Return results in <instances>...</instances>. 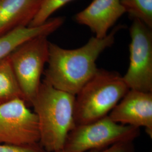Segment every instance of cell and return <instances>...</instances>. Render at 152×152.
Here are the masks:
<instances>
[{"label": "cell", "mask_w": 152, "mask_h": 152, "mask_svg": "<svg viewBox=\"0 0 152 152\" xmlns=\"http://www.w3.org/2000/svg\"><path fill=\"white\" fill-rule=\"evenodd\" d=\"M122 27L115 28L104 38L92 37L77 49H64L49 42L44 80L58 90L76 95L96 73L99 56L113 45L115 34Z\"/></svg>", "instance_id": "1"}, {"label": "cell", "mask_w": 152, "mask_h": 152, "mask_svg": "<svg viewBox=\"0 0 152 152\" xmlns=\"http://www.w3.org/2000/svg\"><path fill=\"white\" fill-rule=\"evenodd\" d=\"M76 96L41 82L32 102L38 118L39 144L47 152L62 151L68 134L75 126Z\"/></svg>", "instance_id": "2"}, {"label": "cell", "mask_w": 152, "mask_h": 152, "mask_svg": "<svg viewBox=\"0 0 152 152\" xmlns=\"http://www.w3.org/2000/svg\"><path fill=\"white\" fill-rule=\"evenodd\" d=\"M129 90L118 73L98 68L75 95L76 125L91 123L108 115Z\"/></svg>", "instance_id": "3"}, {"label": "cell", "mask_w": 152, "mask_h": 152, "mask_svg": "<svg viewBox=\"0 0 152 152\" xmlns=\"http://www.w3.org/2000/svg\"><path fill=\"white\" fill-rule=\"evenodd\" d=\"M139 135V128L117 124L107 115L91 123L76 125L66 137L62 151L103 149L121 142L133 141Z\"/></svg>", "instance_id": "4"}, {"label": "cell", "mask_w": 152, "mask_h": 152, "mask_svg": "<svg viewBox=\"0 0 152 152\" xmlns=\"http://www.w3.org/2000/svg\"><path fill=\"white\" fill-rule=\"evenodd\" d=\"M49 42L47 36H40L20 45L9 55L23 99L30 104L41 83L49 59Z\"/></svg>", "instance_id": "5"}, {"label": "cell", "mask_w": 152, "mask_h": 152, "mask_svg": "<svg viewBox=\"0 0 152 152\" xmlns=\"http://www.w3.org/2000/svg\"><path fill=\"white\" fill-rule=\"evenodd\" d=\"M38 118L22 98L0 104V144L24 146L39 144Z\"/></svg>", "instance_id": "6"}, {"label": "cell", "mask_w": 152, "mask_h": 152, "mask_svg": "<svg viewBox=\"0 0 152 152\" xmlns=\"http://www.w3.org/2000/svg\"><path fill=\"white\" fill-rule=\"evenodd\" d=\"M130 33V64L123 79L130 89L152 92V29L134 19Z\"/></svg>", "instance_id": "7"}, {"label": "cell", "mask_w": 152, "mask_h": 152, "mask_svg": "<svg viewBox=\"0 0 152 152\" xmlns=\"http://www.w3.org/2000/svg\"><path fill=\"white\" fill-rule=\"evenodd\" d=\"M115 122L144 127L152 137V92L130 89L108 114Z\"/></svg>", "instance_id": "8"}, {"label": "cell", "mask_w": 152, "mask_h": 152, "mask_svg": "<svg viewBox=\"0 0 152 152\" xmlns=\"http://www.w3.org/2000/svg\"><path fill=\"white\" fill-rule=\"evenodd\" d=\"M125 12L120 0H93L86 8L76 14L75 20L89 28L95 37L103 38Z\"/></svg>", "instance_id": "9"}, {"label": "cell", "mask_w": 152, "mask_h": 152, "mask_svg": "<svg viewBox=\"0 0 152 152\" xmlns=\"http://www.w3.org/2000/svg\"><path fill=\"white\" fill-rule=\"evenodd\" d=\"M42 0H0V37L21 27H28Z\"/></svg>", "instance_id": "10"}, {"label": "cell", "mask_w": 152, "mask_h": 152, "mask_svg": "<svg viewBox=\"0 0 152 152\" xmlns=\"http://www.w3.org/2000/svg\"><path fill=\"white\" fill-rule=\"evenodd\" d=\"M64 23V18L58 17L49 20L38 27H21L0 37V60L9 56L19 46L40 36H48Z\"/></svg>", "instance_id": "11"}, {"label": "cell", "mask_w": 152, "mask_h": 152, "mask_svg": "<svg viewBox=\"0 0 152 152\" xmlns=\"http://www.w3.org/2000/svg\"><path fill=\"white\" fill-rule=\"evenodd\" d=\"M16 98L24 99L9 56H7L0 60V104Z\"/></svg>", "instance_id": "12"}, {"label": "cell", "mask_w": 152, "mask_h": 152, "mask_svg": "<svg viewBox=\"0 0 152 152\" xmlns=\"http://www.w3.org/2000/svg\"><path fill=\"white\" fill-rule=\"evenodd\" d=\"M125 12L152 28V0H120Z\"/></svg>", "instance_id": "13"}, {"label": "cell", "mask_w": 152, "mask_h": 152, "mask_svg": "<svg viewBox=\"0 0 152 152\" xmlns=\"http://www.w3.org/2000/svg\"><path fill=\"white\" fill-rule=\"evenodd\" d=\"M72 1L73 0H42L37 14L28 27H34L44 24L54 12Z\"/></svg>", "instance_id": "14"}, {"label": "cell", "mask_w": 152, "mask_h": 152, "mask_svg": "<svg viewBox=\"0 0 152 152\" xmlns=\"http://www.w3.org/2000/svg\"><path fill=\"white\" fill-rule=\"evenodd\" d=\"M0 152H47L39 144L18 146L0 144Z\"/></svg>", "instance_id": "15"}, {"label": "cell", "mask_w": 152, "mask_h": 152, "mask_svg": "<svg viewBox=\"0 0 152 152\" xmlns=\"http://www.w3.org/2000/svg\"><path fill=\"white\" fill-rule=\"evenodd\" d=\"M132 142H121L105 149L92 150L87 152H134V147Z\"/></svg>", "instance_id": "16"}, {"label": "cell", "mask_w": 152, "mask_h": 152, "mask_svg": "<svg viewBox=\"0 0 152 152\" xmlns=\"http://www.w3.org/2000/svg\"><path fill=\"white\" fill-rule=\"evenodd\" d=\"M63 152L62 151H58V152Z\"/></svg>", "instance_id": "17"}]
</instances>
